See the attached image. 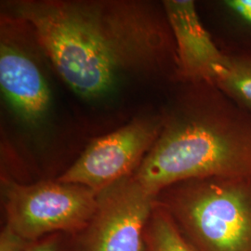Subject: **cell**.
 Listing matches in <instances>:
<instances>
[{"mask_svg":"<svg viewBox=\"0 0 251 251\" xmlns=\"http://www.w3.org/2000/svg\"><path fill=\"white\" fill-rule=\"evenodd\" d=\"M78 96H107L124 78L176 63L168 19L136 1L25 0L9 4Z\"/></svg>","mask_w":251,"mask_h":251,"instance_id":"6da1fadb","label":"cell"},{"mask_svg":"<svg viewBox=\"0 0 251 251\" xmlns=\"http://www.w3.org/2000/svg\"><path fill=\"white\" fill-rule=\"evenodd\" d=\"M151 194L190 179L251 176V112L206 83L167 120L133 174Z\"/></svg>","mask_w":251,"mask_h":251,"instance_id":"7a4b0ae2","label":"cell"},{"mask_svg":"<svg viewBox=\"0 0 251 251\" xmlns=\"http://www.w3.org/2000/svg\"><path fill=\"white\" fill-rule=\"evenodd\" d=\"M163 192L160 205L197 251H251V176L190 179Z\"/></svg>","mask_w":251,"mask_h":251,"instance_id":"3957f363","label":"cell"},{"mask_svg":"<svg viewBox=\"0 0 251 251\" xmlns=\"http://www.w3.org/2000/svg\"><path fill=\"white\" fill-rule=\"evenodd\" d=\"M97 198L91 189L58 179L31 185L9 182L5 187L7 225L28 241L57 231L74 232L89 225Z\"/></svg>","mask_w":251,"mask_h":251,"instance_id":"277c9868","label":"cell"},{"mask_svg":"<svg viewBox=\"0 0 251 251\" xmlns=\"http://www.w3.org/2000/svg\"><path fill=\"white\" fill-rule=\"evenodd\" d=\"M163 126L160 117H142L100 137L58 180L82 185L99 194L137 171L160 136Z\"/></svg>","mask_w":251,"mask_h":251,"instance_id":"5b68a950","label":"cell"},{"mask_svg":"<svg viewBox=\"0 0 251 251\" xmlns=\"http://www.w3.org/2000/svg\"><path fill=\"white\" fill-rule=\"evenodd\" d=\"M157 203L133 175L98 194L84 251H145L144 230Z\"/></svg>","mask_w":251,"mask_h":251,"instance_id":"8992f818","label":"cell"},{"mask_svg":"<svg viewBox=\"0 0 251 251\" xmlns=\"http://www.w3.org/2000/svg\"><path fill=\"white\" fill-rule=\"evenodd\" d=\"M163 7L175 42L177 77L212 85L224 70L228 54L216 45L203 25L195 1L168 0Z\"/></svg>","mask_w":251,"mask_h":251,"instance_id":"52a82bcc","label":"cell"},{"mask_svg":"<svg viewBox=\"0 0 251 251\" xmlns=\"http://www.w3.org/2000/svg\"><path fill=\"white\" fill-rule=\"evenodd\" d=\"M0 86L13 111L27 123L40 121L50 104L45 78L31 56L6 37L0 47Z\"/></svg>","mask_w":251,"mask_h":251,"instance_id":"ba28073f","label":"cell"},{"mask_svg":"<svg viewBox=\"0 0 251 251\" xmlns=\"http://www.w3.org/2000/svg\"><path fill=\"white\" fill-rule=\"evenodd\" d=\"M228 54L224 70L212 84L240 106L251 109V53Z\"/></svg>","mask_w":251,"mask_h":251,"instance_id":"9c48e42d","label":"cell"},{"mask_svg":"<svg viewBox=\"0 0 251 251\" xmlns=\"http://www.w3.org/2000/svg\"><path fill=\"white\" fill-rule=\"evenodd\" d=\"M147 251H198L183 236L171 213L158 202L151 216L146 235Z\"/></svg>","mask_w":251,"mask_h":251,"instance_id":"30bf717a","label":"cell"},{"mask_svg":"<svg viewBox=\"0 0 251 251\" xmlns=\"http://www.w3.org/2000/svg\"><path fill=\"white\" fill-rule=\"evenodd\" d=\"M217 6L228 31L249 46L251 53V0H223Z\"/></svg>","mask_w":251,"mask_h":251,"instance_id":"8fae6325","label":"cell"},{"mask_svg":"<svg viewBox=\"0 0 251 251\" xmlns=\"http://www.w3.org/2000/svg\"><path fill=\"white\" fill-rule=\"evenodd\" d=\"M27 242L28 240L6 225L0 236V251H26Z\"/></svg>","mask_w":251,"mask_h":251,"instance_id":"7c38bea8","label":"cell"},{"mask_svg":"<svg viewBox=\"0 0 251 251\" xmlns=\"http://www.w3.org/2000/svg\"><path fill=\"white\" fill-rule=\"evenodd\" d=\"M26 251H59L58 244L55 241H47L28 248Z\"/></svg>","mask_w":251,"mask_h":251,"instance_id":"4fadbf2b","label":"cell"},{"mask_svg":"<svg viewBox=\"0 0 251 251\" xmlns=\"http://www.w3.org/2000/svg\"><path fill=\"white\" fill-rule=\"evenodd\" d=\"M249 111H251V109H250V110H249Z\"/></svg>","mask_w":251,"mask_h":251,"instance_id":"5bb4252c","label":"cell"}]
</instances>
